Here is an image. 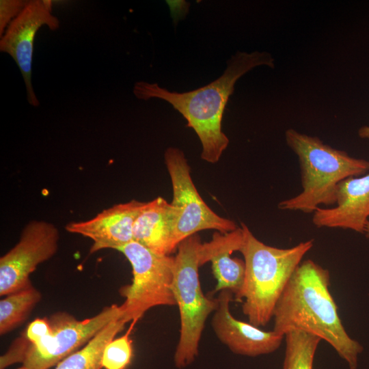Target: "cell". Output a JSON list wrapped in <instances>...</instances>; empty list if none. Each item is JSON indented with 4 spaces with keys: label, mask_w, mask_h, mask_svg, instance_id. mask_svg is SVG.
Wrapping results in <instances>:
<instances>
[{
    "label": "cell",
    "mask_w": 369,
    "mask_h": 369,
    "mask_svg": "<svg viewBox=\"0 0 369 369\" xmlns=\"http://www.w3.org/2000/svg\"><path fill=\"white\" fill-rule=\"evenodd\" d=\"M327 269L312 260L298 266L274 309L273 331L284 336L302 331L326 341L348 364L356 369L363 347L345 330L329 291Z\"/></svg>",
    "instance_id": "1"
},
{
    "label": "cell",
    "mask_w": 369,
    "mask_h": 369,
    "mask_svg": "<svg viewBox=\"0 0 369 369\" xmlns=\"http://www.w3.org/2000/svg\"><path fill=\"white\" fill-rule=\"evenodd\" d=\"M274 67V58L266 51H238L228 61L223 73L217 79L200 88L185 92H170L157 83L137 81L133 94L140 100L152 98L168 102L187 121L198 136L202 146L201 158L210 163H217L229 144L222 131L223 112L236 82L257 66Z\"/></svg>",
    "instance_id": "2"
},
{
    "label": "cell",
    "mask_w": 369,
    "mask_h": 369,
    "mask_svg": "<svg viewBox=\"0 0 369 369\" xmlns=\"http://www.w3.org/2000/svg\"><path fill=\"white\" fill-rule=\"evenodd\" d=\"M243 241L245 277L235 299H244L242 310L249 323L263 327L273 318L276 303L314 240L286 249L269 246L259 241L244 223H241Z\"/></svg>",
    "instance_id": "3"
},
{
    "label": "cell",
    "mask_w": 369,
    "mask_h": 369,
    "mask_svg": "<svg viewBox=\"0 0 369 369\" xmlns=\"http://www.w3.org/2000/svg\"><path fill=\"white\" fill-rule=\"evenodd\" d=\"M285 139L298 158L302 191L281 201L277 206L280 210L314 213L320 206L332 207L341 181L369 172V160L353 157L318 137L288 128Z\"/></svg>",
    "instance_id": "4"
},
{
    "label": "cell",
    "mask_w": 369,
    "mask_h": 369,
    "mask_svg": "<svg viewBox=\"0 0 369 369\" xmlns=\"http://www.w3.org/2000/svg\"><path fill=\"white\" fill-rule=\"evenodd\" d=\"M202 243L197 234L192 235L178 245L174 256L172 292L179 310L180 329L174 361L178 368L195 359L205 322L217 306V299L207 297L202 290L198 275Z\"/></svg>",
    "instance_id": "5"
},
{
    "label": "cell",
    "mask_w": 369,
    "mask_h": 369,
    "mask_svg": "<svg viewBox=\"0 0 369 369\" xmlns=\"http://www.w3.org/2000/svg\"><path fill=\"white\" fill-rule=\"evenodd\" d=\"M118 251L132 266L133 279L120 289L125 298L120 305L126 323H136L150 308L176 305L172 292L174 257L156 254L133 241Z\"/></svg>",
    "instance_id": "6"
},
{
    "label": "cell",
    "mask_w": 369,
    "mask_h": 369,
    "mask_svg": "<svg viewBox=\"0 0 369 369\" xmlns=\"http://www.w3.org/2000/svg\"><path fill=\"white\" fill-rule=\"evenodd\" d=\"M165 163L170 176L176 221L173 240L174 249L187 238L204 230L222 234L236 230L232 220L215 213L199 194L191 176V168L184 152L169 147L165 152Z\"/></svg>",
    "instance_id": "7"
},
{
    "label": "cell",
    "mask_w": 369,
    "mask_h": 369,
    "mask_svg": "<svg viewBox=\"0 0 369 369\" xmlns=\"http://www.w3.org/2000/svg\"><path fill=\"white\" fill-rule=\"evenodd\" d=\"M120 305L104 308L96 315L82 320L66 312L49 318L52 332L34 344L27 342L20 362L29 369H49L87 344L111 321L122 318Z\"/></svg>",
    "instance_id": "8"
},
{
    "label": "cell",
    "mask_w": 369,
    "mask_h": 369,
    "mask_svg": "<svg viewBox=\"0 0 369 369\" xmlns=\"http://www.w3.org/2000/svg\"><path fill=\"white\" fill-rule=\"evenodd\" d=\"M59 232L52 223L34 220L23 228L18 242L0 258V295L31 286L30 275L57 252Z\"/></svg>",
    "instance_id": "9"
},
{
    "label": "cell",
    "mask_w": 369,
    "mask_h": 369,
    "mask_svg": "<svg viewBox=\"0 0 369 369\" xmlns=\"http://www.w3.org/2000/svg\"><path fill=\"white\" fill-rule=\"evenodd\" d=\"M43 26L55 31L59 20L53 14L51 0H30L10 23L0 40V51L10 55L23 78L28 102L38 107L40 101L32 85V62L34 40Z\"/></svg>",
    "instance_id": "10"
},
{
    "label": "cell",
    "mask_w": 369,
    "mask_h": 369,
    "mask_svg": "<svg viewBox=\"0 0 369 369\" xmlns=\"http://www.w3.org/2000/svg\"><path fill=\"white\" fill-rule=\"evenodd\" d=\"M234 294L228 290L220 291L217 306L211 325L218 339L235 354L256 357L275 351L284 336L273 331H266L250 323L234 318L230 310Z\"/></svg>",
    "instance_id": "11"
},
{
    "label": "cell",
    "mask_w": 369,
    "mask_h": 369,
    "mask_svg": "<svg viewBox=\"0 0 369 369\" xmlns=\"http://www.w3.org/2000/svg\"><path fill=\"white\" fill-rule=\"evenodd\" d=\"M145 202L132 200L106 208L94 217L66 224L68 232L90 238V253L105 249L118 250L133 241V226Z\"/></svg>",
    "instance_id": "12"
},
{
    "label": "cell",
    "mask_w": 369,
    "mask_h": 369,
    "mask_svg": "<svg viewBox=\"0 0 369 369\" xmlns=\"http://www.w3.org/2000/svg\"><path fill=\"white\" fill-rule=\"evenodd\" d=\"M368 218L369 172L341 181L337 188L336 204L317 208L313 213L312 223L317 228L348 229L364 234Z\"/></svg>",
    "instance_id": "13"
},
{
    "label": "cell",
    "mask_w": 369,
    "mask_h": 369,
    "mask_svg": "<svg viewBox=\"0 0 369 369\" xmlns=\"http://www.w3.org/2000/svg\"><path fill=\"white\" fill-rule=\"evenodd\" d=\"M243 241L241 228L226 233L215 234L213 239L202 243L200 249V265L210 262L217 280L215 292L228 290L234 296L240 292L245 277L244 260L231 258L232 252L240 251Z\"/></svg>",
    "instance_id": "14"
},
{
    "label": "cell",
    "mask_w": 369,
    "mask_h": 369,
    "mask_svg": "<svg viewBox=\"0 0 369 369\" xmlns=\"http://www.w3.org/2000/svg\"><path fill=\"white\" fill-rule=\"evenodd\" d=\"M176 221V208L163 197L146 202L135 221L133 241L156 254L169 256L175 251Z\"/></svg>",
    "instance_id": "15"
},
{
    "label": "cell",
    "mask_w": 369,
    "mask_h": 369,
    "mask_svg": "<svg viewBox=\"0 0 369 369\" xmlns=\"http://www.w3.org/2000/svg\"><path fill=\"white\" fill-rule=\"evenodd\" d=\"M126 324L122 318L111 321L81 349L61 361L55 369H100L102 368V357L105 346Z\"/></svg>",
    "instance_id": "16"
},
{
    "label": "cell",
    "mask_w": 369,
    "mask_h": 369,
    "mask_svg": "<svg viewBox=\"0 0 369 369\" xmlns=\"http://www.w3.org/2000/svg\"><path fill=\"white\" fill-rule=\"evenodd\" d=\"M40 299V292L32 285L1 299L0 334L4 335L20 325Z\"/></svg>",
    "instance_id": "17"
},
{
    "label": "cell",
    "mask_w": 369,
    "mask_h": 369,
    "mask_svg": "<svg viewBox=\"0 0 369 369\" xmlns=\"http://www.w3.org/2000/svg\"><path fill=\"white\" fill-rule=\"evenodd\" d=\"M286 350L282 369H313L319 337L302 331L292 330L284 335Z\"/></svg>",
    "instance_id": "18"
},
{
    "label": "cell",
    "mask_w": 369,
    "mask_h": 369,
    "mask_svg": "<svg viewBox=\"0 0 369 369\" xmlns=\"http://www.w3.org/2000/svg\"><path fill=\"white\" fill-rule=\"evenodd\" d=\"M135 324V322H132L124 335L114 338L105 346L102 357V368L126 369L130 364L133 357V346L129 336Z\"/></svg>",
    "instance_id": "19"
},
{
    "label": "cell",
    "mask_w": 369,
    "mask_h": 369,
    "mask_svg": "<svg viewBox=\"0 0 369 369\" xmlns=\"http://www.w3.org/2000/svg\"><path fill=\"white\" fill-rule=\"evenodd\" d=\"M28 1H0V37L3 36L10 23L18 16Z\"/></svg>",
    "instance_id": "20"
},
{
    "label": "cell",
    "mask_w": 369,
    "mask_h": 369,
    "mask_svg": "<svg viewBox=\"0 0 369 369\" xmlns=\"http://www.w3.org/2000/svg\"><path fill=\"white\" fill-rule=\"evenodd\" d=\"M52 332L49 318H36L31 322L23 335L28 344H34Z\"/></svg>",
    "instance_id": "21"
},
{
    "label": "cell",
    "mask_w": 369,
    "mask_h": 369,
    "mask_svg": "<svg viewBox=\"0 0 369 369\" xmlns=\"http://www.w3.org/2000/svg\"><path fill=\"white\" fill-rule=\"evenodd\" d=\"M358 135L360 138L369 139V125L363 126L359 128Z\"/></svg>",
    "instance_id": "22"
},
{
    "label": "cell",
    "mask_w": 369,
    "mask_h": 369,
    "mask_svg": "<svg viewBox=\"0 0 369 369\" xmlns=\"http://www.w3.org/2000/svg\"><path fill=\"white\" fill-rule=\"evenodd\" d=\"M364 234H366V236L369 239V220L366 223Z\"/></svg>",
    "instance_id": "23"
},
{
    "label": "cell",
    "mask_w": 369,
    "mask_h": 369,
    "mask_svg": "<svg viewBox=\"0 0 369 369\" xmlns=\"http://www.w3.org/2000/svg\"><path fill=\"white\" fill-rule=\"evenodd\" d=\"M17 369H29V368H27L23 366L22 367H20V368H18Z\"/></svg>",
    "instance_id": "24"
}]
</instances>
